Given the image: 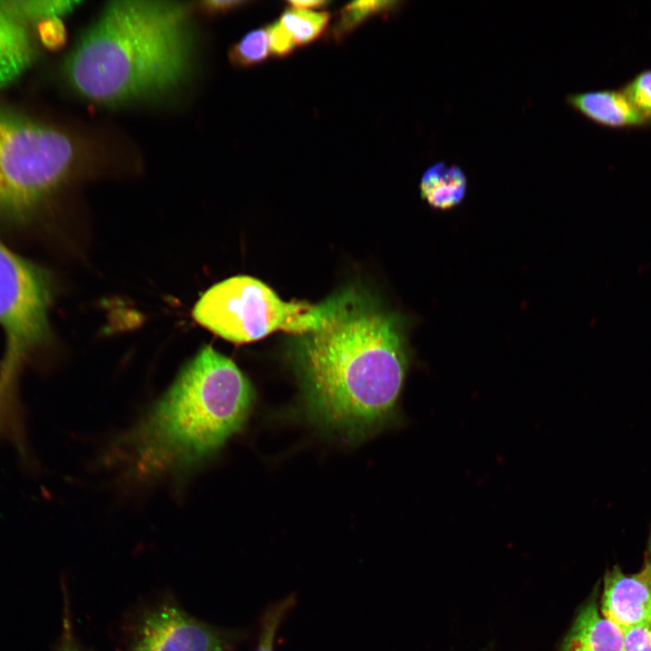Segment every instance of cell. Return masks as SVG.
Listing matches in <instances>:
<instances>
[{
	"label": "cell",
	"mask_w": 651,
	"mask_h": 651,
	"mask_svg": "<svg viewBox=\"0 0 651 651\" xmlns=\"http://www.w3.org/2000/svg\"><path fill=\"white\" fill-rule=\"evenodd\" d=\"M325 304L319 326L296 335L290 361L308 417L347 440L361 439L396 415L410 365L403 323L356 288Z\"/></svg>",
	"instance_id": "6da1fadb"
},
{
	"label": "cell",
	"mask_w": 651,
	"mask_h": 651,
	"mask_svg": "<svg viewBox=\"0 0 651 651\" xmlns=\"http://www.w3.org/2000/svg\"><path fill=\"white\" fill-rule=\"evenodd\" d=\"M190 13L180 2L108 3L68 54L67 82L80 97L103 107L173 89L191 68Z\"/></svg>",
	"instance_id": "7a4b0ae2"
},
{
	"label": "cell",
	"mask_w": 651,
	"mask_h": 651,
	"mask_svg": "<svg viewBox=\"0 0 651 651\" xmlns=\"http://www.w3.org/2000/svg\"><path fill=\"white\" fill-rule=\"evenodd\" d=\"M253 400L251 383L233 361L202 348L127 435L129 464L150 476L194 467L243 428Z\"/></svg>",
	"instance_id": "3957f363"
},
{
	"label": "cell",
	"mask_w": 651,
	"mask_h": 651,
	"mask_svg": "<svg viewBox=\"0 0 651 651\" xmlns=\"http://www.w3.org/2000/svg\"><path fill=\"white\" fill-rule=\"evenodd\" d=\"M65 131L0 108V220L28 221L80 163Z\"/></svg>",
	"instance_id": "277c9868"
},
{
	"label": "cell",
	"mask_w": 651,
	"mask_h": 651,
	"mask_svg": "<svg viewBox=\"0 0 651 651\" xmlns=\"http://www.w3.org/2000/svg\"><path fill=\"white\" fill-rule=\"evenodd\" d=\"M325 301L287 302L261 280L234 276L205 291L193 309L196 322L235 344L260 340L277 331L300 335L316 328Z\"/></svg>",
	"instance_id": "5b68a950"
},
{
	"label": "cell",
	"mask_w": 651,
	"mask_h": 651,
	"mask_svg": "<svg viewBox=\"0 0 651 651\" xmlns=\"http://www.w3.org/2000/svg\"><path fill=\"white\" fill-rule=\"evenodd\" d=\"M52 282L47 272L14 253L0 241V326L5 352L0 367V408L24 363L49 337Z\"/></svg>",
	"instance_id": "8992f818"
},
{
	"label": "cell",
	"mask_w": 651,
	"mask_h": 651,
	"mask_svg": "<svg viewBox=\"0 0 651 651\" xmlns=\"http://www.w3.org/2000/svg\"><path fill=\"white\" fill-rule=\"evenodd\" d=\"M190 615L173 600L143 610L134 621L124 651H231L242 638Z\"/></svg>",
	"instance_id": "52a82bcc"
},
{
	"label": "cell",
	"mask_w": 651,
	"mask_h": 651,
	"mask_svg": "<svg viewBox=\"0 0 651 651\" xmlns=\"http://www.w3.org/2000/svg\"><path fill=\"white\" fill-rule=\"evenodd\" d=\"M604 618L621 630L651 624V562L627 576L615 566L607 572L601 600Z\"/></svg>",
	"instance_id": "ba28073f"
},
{
	"label": "cell",
	"mask_w": 651,
	"mask_h": 651,
	"mask_svg": "<svg viewBox=\"0 0 651 651\" xmlns=\"http://www.w3.org/2000/svg\"><path fill=\"white\" fill-rule=\"evenodd\" d=\"M565 101L579 114L601 127L615 129L650 127L620 87L571 93L566 96Z\"/></svg>",
	"instance_id": "9c48e42d"
},
{
	"label": "cell",
	"mask_w": 651,
	"mask_h": 651,
	"mask_svg": "<svg viewBox=\"0 0 651 651\" xmlns=\"http://www.w3.org/2000/svg\"><path fill=\"white\" fill-rule=\"evenodd\" d=\"M34 56V43L27 24L0 4V87L17 80Z\"/></svg>",
	"instance_id": "30bf717a"
},
{
	"label": "cell",
	"mask_w": 651,
	"mask_h": 651,
	"mask_svg": "<svg viewBox=\"0 0 651 651\" xmlns=\"http://www.w3.org/2000/svg\"><path fill=\"white\" fill-rule=\"evenodd\" d=\"M561 651H624L623 631L591 601L580 611Z\"/></svg>",
	"instance_id": "8fae6325"
},
{
	"label": "cell",
	"mask_w": 651,
	"mask_h": 651,
	"mask_svg": "<svg viewBox=\"0 0 651 651\" xmlns=\"http://www.w3.org/2000/svg\"><path fill=\"white\" fill-rule=\"evenodd\" d=\"M467 177L456 165L439 162L429 167L420 183L421 197L437 210H449L459 204L467 193Z\"/></svg>",
	"instance_id": "7c38bea8"
},
{
	"label": "cell",
	"mask_w": 651,
	"mask_h": 651,
	"mask_svg": "<svg viewBox=\"0 0 651 651\" xmlns=\"http://www.w3.org/2000/svg\"><path fill=\"white\" fill-rule=\"evenodd\" d=\"M329 13L311 10L288 9L278 20L295 45H304L315 41L326 29Z\"/></svg>",
	"instance_id": "4fadbf2b"
},
{
	"label": "cell",
	"mask_w": 651,
	"mask_h": 651,
	"mask_svg": "<svg viewBox=\"0 0 651 651\" xmlns=\"http://www.w3.org/2000/svg\"><path fill=\"white\" fill-rule=\"evenodd\" d=\"M3 7L27 24V22L49 21L61 18L72 12L79 1L43 0V1H0Z\"/></svg>",
	"instance_id": "5bb4252c"
},
{
	"label": "cell",
	"mask_w": 651,
	"mask_h": 651,
	"mask_svg": "<svg viewBox=\"0 0 651 651\" xmlns=\"http://www.w3.org/2000/svg\"><path fill=\"white\" fill-rule=\"evenodd\" d=\"M270 52L267 28L252 30L229 50L228 58L237 67H249L264 61Z\"/></svg>",
	"instance_id": "9a60e30c"
},
{
	"label": "cell",
	"mask_w": 651,
	"mask_h": 651,
	"mask_svg": "<svg viewBox=\"0 0 651 651\" xmlns=\"http://www.w3.org/2000/svg\"><path fill=\"white\" fill-rule=\"evenodd\" d=\"M398 5L399 2L396 1L352 2L341 10L339 19L334 27V36L340 39L371 16L388 13Z\"/></svg>",
	"instance_id": "2e32d148"
},
{
	"label": "cell",
	"mask_w": 651,
	"mask_h": 651,
	"mask_svg": "<svg viewBox=\"0 0 651 651\" xmlns=\"http://www.w3.org/2000/svg\"><path fill=\"white\" fill-rule=\"evenodd\" d=\"M295 603V595L292 594L272 604L266 610L261 619L260 633L255 651H274V641L278 628Z\"/></svg>",
	"instance_id": "e0dca14e"
},
{
	"label": "cell",
	"mask_w": 651,
	"mask_h": 651,
	"mask_svg": "<svg viewBox=\"0 0 651 651\" xmlns=\"http://www.w3.org/2000/svg\"><path fill=\"white\" fill-rule=\"evenodd\" d=\"M620 88L651 126V67L637 72Z\"/></svg>",
	"instance_id": "ac0fdd59"
},
{
	"label": "cell",
	"mask_w": 651,
	"mask_h": 651,
	"mask_svg": "<svg viewBox=\"0 0 651 651\" xmlns=\"http://www.w3.org/2000/svg\"><path fill=\"white\" fill-rule=\"evenodd\" d=\"M63 596L62 609V630L52 651H91L83 647L77 640L70 610L69 597L66 585L62 580L61 583Z\"/></svg>",
	"instance_id": "d6986e66"
},
{
	"label": "cell",
	"mask_w": 651,
	"mask_h": 651,
	"mask_svg": "<svg viewBox=\"0 0 651 651\" xmlns=\"http://www.w3.org/2000/svg\"><path fill=\"white\" fill-rule=\"evenodd\" d=\"M622 631L624 651H651V624L635 626Z\"/></svg>",
	"instance_id": "ffe728a7"
},
{
	"label": "cell",
	"mask_w": 651,
	"mask_h": 651,
	"mask_svg": "<svg viewBox=\"0 0 651 651\" xmlns=\"http://www.w3.org/2000/svg\"><path fill=\"white\" fill-rule=\"evenodd\" d=\"M269 33L270 52L278 56L288 55L296 47L294 42L283 28L279 21L266 27Z\"/></svg>",
	"instance_id": "44dd1931"
},
{
	"label": "cell",
	"mask_w": 651,
	"mask_h": 651,
	"mask_svg": "<svg viewBox=\"0 0 651 651\" xmlns=\"http://www.w3.org/2000/svg\"><path fill=\"white\" fill-rule=\"evenodd\" d=\"M248 2L237 0H206L197 3V8L203 14L213 16L235 10Z\"/></svg>",
	"instance_id": "7402d4cb"
},
{
	"label": "cell",
	"mask_w": 651,
	"mask_h": 651,
	"mask_svg": "<svg viewBox=\"0 0 651 651\" xmlns=\"http://www.w3.org/2000/svg\"><path fill=\"white\" fill-rule=\"evenodd\" d=\"M288 7L292 9H301V10H307L308 8H320L326 5H328L330 2L328 1H299V0H294V1H288Z\"/></svg>",
	"instance_id": "603a6c76"
},
{
	"label": "cell",
	"mask_w": 651,
	"mask_h": 651,
	"mask_svg": "<svg viewBox=\"0 0 651 651\" xmlns=\"http://www.w3.org/2000/svg\"><path fill=\"white\" fill-rule=\"evenodd\" d=\"M648 550H649V555H650V561H649L651 562V534H650Z\"/></svg>",
	"instance_id": "cb8c5ba5"
}]
</instances>
